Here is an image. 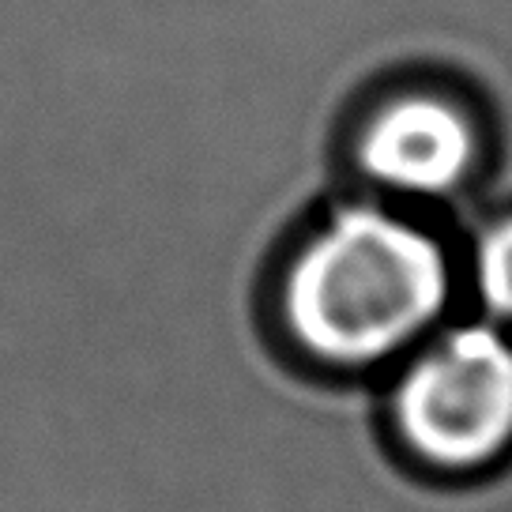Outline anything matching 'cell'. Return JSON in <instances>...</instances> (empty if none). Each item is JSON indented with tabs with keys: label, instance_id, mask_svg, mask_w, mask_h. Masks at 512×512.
<instances>
[{
	"label": "cell",
	"instance_id": "cell-1",
	"mask_svg": "<svg viewBox=\"0 0 512 512\" xmlns=\"http://www.w3.org/2000/svg\"><path fill=\"white\" fill-rule=\"evenodd\" d=\"M452 268L430 230L373 204L336 211L294 256L283 317L305 354L373 366L445 313Z\"/></svg>",
	"mask_w": 512,
	"mask_h": 512
},
{
	"label": "cell",
	"instance_id": "cell-2",
	"mask_svg": "<svg viewBox=\"0 0 512 512\" xmlns=\"http://www.w3.org/2000/svg\"><path fill=\"white\" fill-rule=\"evenodd\" d=\"M396 430L441 471H475L512 445V339L494 324H460L400 373Z\"/></svg>",
	"mask_w": 512,
	"mask_h": 512
},
{
	"label": "cell",
	"instance_id": "cell-3",
	"mask_svg": "<svg viewBox=\"0 0 512 512\" xmlns=\"http://www.w3.org/2000/svg\"><path fill=\"white\" fill-rule=\"evenodd\" d=\"M479 151L471 113L433 91H407L381 102L358 136L362 174L403 196H445L460 189Z\"/></svg>",
	"mask_w": 512,
	"mask_h": 512
},
{
	"label": "cell",
	"instance_id": "cell-4",
	"mask_svg": "<svg viewBox=\"0 0 512 512\" xmlns=\"http://www.w3.org/2000/svg\"><path fill=\"white\" fill-rule=\"evenodd\" d=\"M475 279L486 309L501 320H512V215L490 226L479 241Z\"/></svg>",
	"mask_w": 512,
	"mask_h": 512
}]
</instances>
